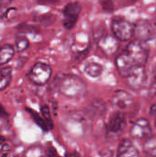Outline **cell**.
<instances>
[{
    "label": "cell",
    "mask_w": 156,
    "mask_h": 157,
    "mask_svg": "<svg viewBox=\"0 0 156 157\" xmlns=\"http://www.w3.org/2000/svg\"><path fill=\"white\" fill-rule=\"evenodd\" d=\"M54 84L60 94L73 99L81 98L86 95L87 90L86 82L79 76L72 74L58 75L54 80Z\"/></svg>",
    "instance_id": "1"
},
{
    "label": "cell",
    "mask_w": 156,
    "mask_h": 157,
    "mask_svg": "<svg viewBox=\"0 0 156 157\" xmlns=\"http://www.w3.org/2000/svg\"><path fill=\"white\" fill-rule=\"evenodd\" d=\"M110 28L113 35L121 41L130 40L134 35V24L121 17H113Z\"/></svg>",
    "instance_id": "2"
},
{
    "label": "cell",
    "mask_w": 156,
    "mask_h": 157,
    "mask_svg": "<svg viewBox=\"0 0 156 157\" xmlns=\"http://www.w3.org/2000/svg\"><path fill=\"white\" fill-rule=\"evenodd\" d=\"M52 74L51 67L41 62L36 63L28 74V78L36 86H43L48 83Z\"/></svg>",
    "instance_id": "3"
},
{
    "label": "cell",
    "mask_w": 156,
    "mask_h": 157,
    "mask_svg": "<svg viewBox=\"0 0 156 157\" xmlns=\"http://www.w3.org/2000/svg\"><path fill=\"white\" fill-rule=\"evenodd\" d=\"M125 51L128 52L136 65H145L146 62L148 61L149 50L146 46V42L135 39L128 44Z\"/></svg>",
    "instance_id": "4"
},
{
    "label": "cell",
    "mask_w": 156,
    "mask_h": 157,
    "mask_svg": "<svg viewBox=\"0 0 156 157\" xmlns=\"http://www.w3.org/2000/svg\"><path fill=\"white\" fill-rule=\"evenodd\" d=\"M126 84L133 90H141L146 83V72L144 65H134L125 76Z\"/></svg>",
    "instance_id": "5"
},
{
    "label": "cell",
    "mask_w": 156,
    "mask_h": 157,
    "mask_svg": "<svg viewBox=\"0 0 156 157\" xmlns=\"http://www.w3.org/2000/svg\"><path fill=\"white\" fill-rule=\"evenodd\" d=\"M136 40L148 42L149 40H152L155 37V29L153 26V24L144 18L138 19L134 23V35Z\"/></svg>",
    "instance_id": "6"
},
{
    "label": "cell",
    "mask_w": 156,
    "mask_h": 157,
    "mask_svg": "<svg viewBox=\"0 0 156 157\" xmlns=\"http://www.w3.org/2000/svg\"><path fill=\"white\" fill-rule=\"evenodd\" d=\"M81 11L82 7L78 2H71L65 5L63 10V24L66 29H72L75 26Z\"/></svg>",
    "instance_id": "7"
},
{
    "label": "cell",
    "mask_w": 156,
    "mask_h": 157,
    "mask_svg": "<svg viewBox=\"0 0 156 157\" xmlns=\"http://www.w3.org/2000/svg\"><path fill=\"white\" fill-rule=\"evenodd\" d=\"M130 134L132 138L137 140L147 139L152 135V128L150 122L144 118L138 119L132 124L130 130Z\"/></svg>",
    "instance_id": "8"
},
{
    "label": "cell",
    "mask_w": 156,
    "mask_h": 157,
    "mask_svg": "<svg viewBox=\"0 0 156 157\" xmlns=\"http://www.w3.org/2000/svg\"><path fill=\"white\" fill-rule=\"evenodd\" d=\"M97 44L101 52L108 56L117 53L120 47L119 40L114 35H108V33L99 38L97 40Z\"/></svg>",
    "instance_id": "9"
},
{
    "label": "cell",
    "mask_w": 156,
    "mask_h": 157,
    "mask_svg": "<svg viewBox=\"0 0 156 157\" xmlns=\"http://www.w3.org/2000/svg\"><path fill=\"white\" fill-rule=\"evenodd\" d=\"M111 103L115 108L120 110H126L133 106V98L124 90H116L112 95Z\"/></svg>",
    "instance_id": "10"
},
{
    "label": "cell",
    "mask_w": 156,
    "mask_h": 157,
    "mask_svg": "<svg viewBox=\"0 0 156 157\" xmlns=\"http://www.w3.org/2000/svg\"><path fill=\"white\" fill-rule=\"evenodd\" d=\"M126 127V118L123 112L115 111L108 119L107 130L111 134L120 133Z\"/></svg>",
    "instance_id": "11"
},
{
    "label": "cell",
    "mask_w": 156,
    "mask_h": 157,
    "mask_svg": "<svg viewBox=\"0 0 156 157\" xmlns=\"http://www.w3.org/2000/svg\"><path fill=\"white\" fill-rule=\"evenodd\" d=\"M115 63H116L118 72L120 73V75L122 77H125L128 75V73L130 72V70L134 65H136L126 51H123L122 52L118 54Z\"/></svg>",
    "instance_id": "12"
},
{
    "label": "cell",
    "mask_w": 156,
    "mask_h": 157,
    "mask_svg": "<svg viewBox=\"0 0 156 157\" xmlns=\"http://www.w3.org/2000/svg\"><path fill=\"white\" fill-rule=\"evenodd\" d=\"M117 155L119 157H135L140 156V153L131 141L129 139H123L119 144Z\"/></svg>",
    "instance_id": "13"
},
{
    "label": "cell",
    "mask_w": 156,
    "mask_h": 157,
    "mask_svg": "<svg viewBox=\"0 0 156 157\" xmlns=\"http://www.w3.org/2000/svg\"><path fill=\"white\" fill-rule=\"evenodd\" d=\"M12 81V68L5 66L0 68V91L6 89Z\"/></svg>",
    "instance_id": "14"
},
{
    "label": "cell",
    "mask_w": 156,
    "mask_h": 157,
    "mask_svg": "<svg viewBox=\"0 0 156 157\" xmlns=\"http://www.w3.org/2000/svg\"><path fill=\"white\" fill-rule=\"evenodd\" d=\"M15 54V48L11 44H5L0 47V65L7 63Z\"/></svg>",
    "instance_id": "15"
},
{
    "label": "cell",
    "mask_w": 156,
    "mask_h": 157,
    "mask_svg": "<svg viewBox=\"0 0 156 157\" xmlns=\"http://www.w3.org/2000/svg\"><path fill=\"white\" fill-rule=\"evenodd\" d=\"M85 73L91 78H98L103 73V66L95 62L88 63L85 66Z\"/></svg>",
    "instance_id": "16"
},
{
    "label": "cell",
    "mask_w": 156,
    "mask_h": 157,
    "mask_svg": "<svg viewBox=\"0 0 156 157\" xmlns=\"http://www.w3.org/2000/svg\"><path fill=\"white\" fill-rule=\"evenodd\" d=\"M143 151L146 155L156 157V135H151L143 145Z\"/></svg>",
    "instance_id": "17"
},
{
    "label": "cell",
    "mask_w": 156,
    "mask_h": 157,
    "mask_svg": "<svg viewBox=\"0 0 156 157\" xmlns=\"http://www.w3.org/2000/svg\"><path fill=\"white\" fill-rule=\"evenodd\" d=\"M26 110L29 112V114L30 117L32 118L33 121H34V122L42 130V131H44V132L50 131V129H49V127H48L46 121H44L43 117H41L37 111H35V110H33L32 109H29V108H26Z\"/></svg>",
    "instance_id": "18"
},
{
    "label": "cell",
    "mask_w": 156,
    "mask_h": 157,
    "mask_svg": "<svg viewBox=\"0 0 156 157\" xmlns=\"http://www.w3.org/2000/svg\"><path fill=\"white\" fill-rule=\"evenodd\" d=\"M89 107H90L91 111H92L95 115H97V116L105 114V112H106V110H107V106H106V104H105L102 100H100V99H95V100H93V101L91 102V104H90Z\"/></svg>",
    "instance_id": "19"
},
{
    "label": "cell",
    "mask_w": 156,
    "mask_h": 157,
    "mask_svg": "<svg viewBox=\"0 0 156 157\" xmlns=\"http://www.w3.org/2000/svg\"><path fill=\"white\" fill-rule=\"evenodd\" d=\"M15 48L16 51L17 52H22L25 50H27L29 46V41L28 40L27 37L23 36V35H19L16 38V41H15Z\"/></svg>",
    "instance_id": "20"
},
{
    "label": "cell",
    "mask_w": 156,
    "mask_h": 157,
    "mask_svg": "<svg viewBox=\"0 0 156 157\" xmlns=\"http://www.w3.org/2000/svg\"><path fill=\"white\" fill-rule=\"evenodd\" d=\"M40 112H41V115H42L44 121H46L49 129L51 130L53 128V121H52V119H51L50 108L47 105H42L40 107Z\"/></svg>",
    "instance_id": "21"
},
{
    "label": "cell",
    "mask_w": 156,
    "mask_h": 157,
    "mask_svg": "<svg viewBox=\"0 0 156 157\" xmlns=\"http://www.w3.org/2000/svg\"><path fill=\"white\" fill-rule=\"evenodd\" d=\"M17 29L20 33H29V34H38L40 32V29L36 26L22 23L17 27Z\"/></svg>",
    "instance_id": "22"
},
{
    "label": "cell",
    "mask_w": 156,
    "mask_h": 157,
    "mask_svg": "<svg viewBox=\"0 0 156 157\" xmlns=\"http://www.w3.org/2000/svg\"><path fill=\"white\" fill-rule=\"evenodd\" d=\"M56 20V17L51 14H44L39 17L40 23L43 24L44 26H50L52 25Z\"/></svg>",
    "instance_id": "23"
},
{
    "label": "cell",
    "mask_w": 156,
    "mask_h": 157,
    "mask_svg": "<svg viewBox=\"0 0 156 157\" xmlns=\"http://www.w3.org/2000/svg\"><path fill=\"white\" fill-rule=\"evenodd\" d=\"M102 7V9L108 13H111L114 10L113 0H97Z\"/></svg>",
    "instance_id": "24"
},
{
    "label": "cell",
    "mask_w": 156,
    "mask_h": 157,
    "mask_svg": "<svg viewBox=\"0 0 156 157\" xmlns=\"http://www.w3.org/2000/svg\"><path fill=\"white\" fill-rule=\"evenodd\" d=\"M107 32H106V29H105V26L103 27V24H100V25H97V28L94 29V32H93V35H94V38L96 40V41L101 38L103 35H105Z\"/></svg>",
    "instance_id": "25"
},
{
    "label": "cell",
    "mask_w": 156,
    "mask_h": 157,
    "mask_svg": "<svg viewBox=\"0 0 156 157\" xmlns=\"http://www.w3.org/2000/svg\"><path fill=\"white\" fill-rule=\"evenodd\" d=\"M150 92L151 93L156 92V67L154 69V72H153V78H152V83L150 86Z\"/></svg>",
    "instance_id": "26"
},
{
    "label": "cell",
    "mask_w": 156,
    "mask_h": 157,
    "mask_svg": "<svg viewBox=\"0 0 156 157\" xmlns=\"http://www.w3.org/2000/svg\"><path fill=\"white\" fill-rule=\"evenodd\" d=\"M45 155H47V156H55V155H58V154H57V151L55 150L54 147L50 146L45 151Z\"/></svg>",
    "instance_id": "27"
},
{
    "label": "cell",
    "mask_w": 156,
    "mask_h": 157,
    "mask_svg": "<svg viewBox=\"0 0 156 157\" xmlns=\"http://www.w3.org/2000/svg\"><path fill=\"white\" fill-rule=\"evenodd\" d=\"M38 4L40 5H44V6H48V5H54L57 4L59 2V0H36Z\"/></svg>",
    "instance_id": "28"
},
{
    "label": "cell",
    "mask_w": 156,
    "mask_h": 157,
    "mask_svg": "<svg viewBox=\"0 0 156 157\" xmlns=\"http://www.w3.org/2000/svg\"><path fill=\"white\" fill-rule=\"evenodd\" d=\"M7 148V144L6 143V138L2 135H0V152L6 151L5 149Z\"/></svg>",
    "instance_id": "29"
},
{
    "label": "cell",
    "mask_w": 156,
    "mask_h": 157,
    "mask_svg": "<svg viewBox=\"0 0 156 157\" xmlns=\"http://www.w3.org/2000/svg\"><path fill=\"white\" fill-rule=\"evenodd\" d=\"M8 116H9V114L6 112V110L4 109V107L0 104V118H3V119H6V118H8Z\"/></svg>",
    "instance_id": "30"
},
{
    "label": "cell",
    "mask_w": 156,
    "mask_h": 157,
    "mask_svg": "<svg viewBox=\"0 0 156 157\" xmlns=\"http://www.w3.org/2000/svg\"><path fill=\"white\" fill-rule=\"evenodd\" d=\"M14 0H0V9L6 7L9 4H11Z\"/></svg>",
    "instance_id": "31"
},
{
    "label": "cell",
    "mask_w": 156,
    "mask_h": 157,
    "mask_svg": "<svg viewBox=\"0 0 156 157\" xmlns=\"http://www.w3.org/2000/svg\"><path fill=\"white\" fill-rule=\"evenodd\" d=\"M99 155H104V156H107V155H108V156H111V155H113V153H112V151H108V149H106V150H103L102 152H100L99 153Z\"/></svg>",
    "instance_id": "32"
},
{
    "label": "cell",
    "mask_w": 156,
    "mask_h": 157,
    "mask_svg": "<svg viewBox=\"0 0 156 157\" xmlns=\"http://www.w3.org/2000/svg\"><path fill=\"white\" fill-rule=\"evenodd\" d=\"M66 155H79L76 153H73V154H66Z\"/></svg>",
    "instance_id": "33"
},
{
    "label": "cell",
    "mask_w": 156,
    "mask_h": 157,
    "mask_svg": "<svg viewBox=\"0 0 156 157\" xmlns=\"http://www.w3.org/2000/svg\"><path fill=\"white\" fill-rule=\"evenodd\" d=\"M154 126H155V128H156V117H155V120H154Z\"/></svg>",
    "instance_id": "34"
}]
</instances>
